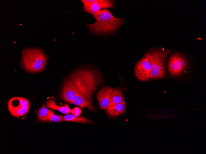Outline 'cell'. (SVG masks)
Here are the masks:
<instances>
[{
	"instance_id": "cell-1",
	"label": "cell",
	"mask_w": 206,
	"mask_h": 154,
	"mask_svg": "<svg viewBox=\"0 0 206 154\" xmlns=\"http://www.w3.org/2000/svg\"><path fill=\"white\" fill-rule=\"evenodd\" d=\"M93 15L96 20V22L86 24L92 34L104 35L112 33L117 30L124 23L122 18H115L105 8Z\"/></svg>"
},
{
	"instance_id": "cell-2",
	"label": "cell",
	"mask_w": 206,
	"mask_h": 154,
	"mask_svg": "<svg viewBox=\"0 0 206 154\" xmlns=\"http://www.w3.org/2000/svg\"><path fill=\"white\" fill-rule=\"evenodd\" d=\"M170 51L161 47L152 49L145 53L149 58L151 65L150 80L162 79L165 76V64L167 57Z\"/></svg>"
},
{
	"instance_id": "cell-3",
	"label": "cell",
	"mask_w": 206,
	"mask_h": 154,
	"mask_svg": "<svg viewBox=\"0 0 206 154\" xmlns=\"http://www.w3.org/2000/svg\"><path fill=\"white\" fill-rule=\"evenodd\" d=\"M47 57L41 50L27 48L23 52L22 62L26 70L31 72L42 71L46 63Z\"/></svg>"
},
{
	"instance_id": "cell-4",
	"label": "cell",
	"mask_w": 206,
	"mask_h": 154,
	"mask_svg": "<svg viewBox=\"0 0 206 154\" xmlns=\"http://www.w3.org/2000/svg\"><path fill=\"white\" fill-rule=\"evenodd\" d=\"M187 60L184 56L179 53H174L169 59V73L172 76H179L187 69Z\"/></svg>"
},
{
	"instance_id": "cell-5",
	"label": "cell",
	"mask_w": 206,
	"mask_h": 154,
	"mask_svg": "<svg viewBox=\"0 0 206 154\" xmlns=\"http://www.w3.org/2000/svg\"><path fill=\"white\" fill-rule=\"evenodd\" d=\"M8 107L9 112L13 116L19 117L28 113L30 104L28 100L24 97H14L8 101Z\"/></svg>"
},
{
	"instance_id": "cell-6",
	"label": "cell",
	"mask_w": 206,
	"mask_h": 154,
	"mask_svg": "<svg viewBox=\"0 0 206 154\" xmlns=\"http://www.w3.org/2000/svg\"><path fill=\"white\" fill-rule=\"evenodd\" d=\"M151 72V65L149 58L145 53L136 64L134 70L135 77L141 81L150 80Z\"/></svg>"
},
{
	"instance_id": "cell-7",
	"label": "cell",
	"mask_w": 206,
	"mask_h": 154,
	"mask_svg": "<svg viewBox=\"0 0 206 154\" xmlns=\"http://www.w3.org/2000/svg\"><path fill=\"white\" fill-rule=\"evenodd\" d=\"M84 10L89 14H94L102 8H113L114 1L109 0H81Z\"/></svg>"
},
{
	"instance_id": "cell-8",
	"label": "cell",
	"mask_w": 206,
	"mask_h": 154,
	"mask_svg": "<svg viewBox=\"0 0 206 154\" xmlns=\"http://www.w3.org/2000/svg\"><path fill=\"white\" fill-rule=\"evenodd\" d=\"M113 88L105 86L97 92V98L101 109L106 110L110 103V94Z\"/></svg>"
},
{
	"instance_id": "cell-9",
	"label": "cell",
	"mask_w": 206,
	"mask_h": 154,
	"mask_svg": "<svg viewBox=\"0 0 206 154\" xmlns=\"http://www.w3.org/2000/svg\"><path fill=\"white\" fill-rule=\"evenodd\" d=\"M78 93L76 87L69 80L64 84L62 91V97L64 100L70 103Z\"/></svg>"
},
{
	"instance_id": "cell-10",
	"label": "cell",
	"mask_w": 206,
	"mask_h": 154,
	"mask_svg": "<svg viewBox=\"0 0 206 154\" xmlns=\"http://www.w3.org/2000/svg\"><path fill=\"white\" fill-rule=\"evenodd\" d=\"M70 103L75 104L82 108L87 107L92 111L95 110L91 99L82 92H79Z\"/></svg>"
},
{
	"instance_id": "cell-11",
	"label": "cell",
	"mask_w": 206,
	"mask_h": 154,
	"mask_svg": "<svg viewBox=\"0 0 206 154\" xmlns=\"http://www.w3.org/2000/svg\"><path fill=\"white\" fill-rule=\"evenodd\" d=\"M126 109V104L124 101L120 103L110 106L106 110L108 116L113 118L123 114Z\"/></svg>"
},
{
	"instance_id": "cell-12",
	"label": "cell",
	"mask_w": 206,
	"mask_h": 154,
	"mask_svg": "<svg viewBox=\"0 0 206 154\" xmlns=\"http://www.w3.org/2000/svg\"><path fill=\"white\" fill-rule=\"evenodd\" d=\"M55 101L56 100L52 99L48 100L46 101L45 105L50 109L58 110L64 114L71 113V110L68 104H65L62 106H58L55 103Z\"/></svg>"
},
{
	"instance_id": "cell-13",
	"label": "cell",
	"mask_w": 206,
	"mask_h": 154,
	"mask_svg": "<svg viewBox=\"0 0 206 154\" xmlns=\"http://www.w3.org/2000/svg\"><path fill=\"white\" fill-rule=\"evenodd\" d=\"M124 97L121 90L118 88L113 89L110 94V106L120 103L124 101Z\"/></svg>"
},
{
	"instance_id": "cell-14",
	"label": "cell",
	"mask_w": 206,
	"mask_h": 154,
	"mask_svg": "<svg viewBox=\"0 0 206 154\" xmlns=\"http://www.w3.org/2000/svg\"><path fill=\"white\" fill-rule=\"evenodd\" d=\"M62 121L74 122L83 123L93 124V122L84 117L76 116L73 114H67L63 117Z\"/></svg>"
},
{
	"instance_id": "cell-15",
	"label": "cell",
	"mask_w": 206,
	"mask_h": 154,
	"mask_svg": "<svg viewBox=\"0 0 206 154\" xmlns=\"http://www.w3.org/2000/svg\"><path fill=\"white\" fill-rule=\"evenodd\" d=\"M53 111L42 105L38 112V120L41 122H47L49 120V116Z\"/></svg>"
},
{
	"instance_id": "cell-16",
	"label": "cell",
	"mask_w": 206,
	"mask_h": 154,
	"mask_svg": "<svg viewBox=\"0 0 206 154\" xmlns=\"http://www.w3.org/2000/svg\"><path fill=\"white\" fill-rule=\"evenodd\" d=\"M63 117L61 115H55L52 112L49 116V122H61L62 120Z\"/></svg>"
},
{
	"instance_id": "cell-17",
	"label": "cell",
	"mask_w": 206,
	"mask_h": 154,
	"mask_svg": "<svg viewBox=\"0 0 206 154\" xmlns=\"http://www.w3.org/2000/svg\"><path fill=\"white\" fill-rule=\"evenodd\" d=\"M81 109L78 107H75L71 110V113L76 116H79L81 113Z\"/></svg>"
}]
</instances>
